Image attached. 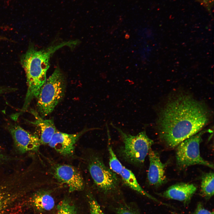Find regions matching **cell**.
<instances>
[{
    "instance_id": "cell-9",
    "label": "cell",
    "mask_w": 214,
    "mask_h": 214,
    "mask_svg": "<svg viewBox=\"0 0 214 214\" xmlns=\"http://www.w3.org/2000/svg\"><path fill=\"white\" fill-rule=\"evenodd\" d=\"M9 130L15 148L21 153L36 151L41 144L40 138L19 125L10 126Z\"/></svg>"
},
{
    "instance_id": "cell-22",
    "label": "cell",
    "mask_w": 214,
    "mask_h": 214,
    "mask_svg": "<svg viewBox=\"0 0 214 214\" xmlns=\"http://www.w3.org/2000/svg\"><path fill=\"white\" fill-rule=\"evenodd\" d=\"M202 5L205 7L210 12L214 4V0H197Z\"/></svg>"
},
{
    "instance_id": "cell-17",
    "label": "cell",
    "mask_w": 214,
    "mask_h": 214,
    "mask_svg": "<svg viewBox=\"0 0 214 214\" xmlns=\"http://www.w3.org/2000/svg\"><path fill=\"white\" fill-rule=\"evenodd\" d=\"M108 149L109 154V163L110 168L114 173L119 175L121 173L123 165L119 160L114 151L109 138L108 144Z\"/></svg>"
},
{
    "instance_id": "cell-5",
    "label": "cell",
    "mask_w": 214,
    "mask_h": 214,
    "mask_svg": "<svg viewBox=\"0 0 214 214\" xmlns=\"http://www.w3.org/2000/svg\"><path fill=\"white\" fill-rule=\"evenodd\" d=\"M66 87L64 75L55 69L41 87L37 97L38 113L43 118L51 113L63 98Z\"/></svg>"
},
{
    "instance_id": "cell-25",
    "label": "cell",
    "mask_w": 214,
    "mask_h": 214,
    "mask_svg": "<svg viewBox=\"0 0 214 214\" xmlns=\"http://www.w3.org/2000/svg\"><path fill=\"white\" fill-rule=\"evenodd\" d=\"M2 39V37H0V39Z\"/></svg>"
},
{
    "instance_id": "cell-11",
    "label": "cell",
    "mask_w": 214,
    "mask_h": 214,
    "mask_svg": "<svg viewBox=\"0 0 214 214\" xmlns=\"http://www.w3.org/2000/svg\"><path fill=\"white\" fill-rule=\"evenodd\" d=\"M149 165L147 175V182L150 185L159 187L166 181L165 169L167 163H163L158 154L151 148L148 155Z\"/></svg>"
},
{
    "instance_id": "cell-20",
    "label": "cell",
    "mask_w": 214,
    "mask_h": 214,
    "mask_svg": "<svg viewBox=\"0 0 214 214\" xmlns=\"http://www.w3.org/2000/svg\"><path fill=\"white\" fill-rule=\"evenodd\" d=\"M117 214H140L130 205L126 204L120 205L117 209Z\"/></svg>"
},
{
    "instance_id": "cell-2",
    "label": "cell",
    "mask_w": 214,
    "mask_h": 214,
    "mask_svg": "<svg viewBox=\"0 0 214 214\" xmlns=\"http://www.w3.org/2000/svg\"><path fill=\"white\" fill-rule=\"evenodd\" d=\"M78 43V40H70L51 45L41 50L31 47L22 55L21 62L26 73L28 88L21 111H26L32 100L37 98L47 79L46 73L52 55L64 47H73Z\"/></svg>"
},
{
    "instance_id": "cell-10",
    "label": "cell",
    "mask_w": 214,
    "mask_h": 214,
    "mask_svg": "<svg viewBox=\"0 0 214 214\" xmlns=\"http://www.w3.org/2000/svg\"><path fill=\"white\" fill-rule=\"evenodd\" d=\"M87 130L85 129L75 134H68L56 131L48 144L62 156H72L75 153L77 141Z\"/></svg>"
},
{
    "instance_id": "cell-8",
    "label": "cell",
    "mask_w": 214,
    "mask_h": 214,
    "mask_svg": "<svg viewBox=\"0 0 214 214\" xmlns=\"http://www.w3.org/2000/svg\"><path fill=\"white\" fill-rule=\"evenodd\" d=\"M50 171L59 182L66 185L70 192L82 190L84 187L83 178L75 167L67 164L51 163Z\"/></svg>"
},
{
    "instance_id": "cell-15",
    "label": "cell",
    "mask_w": 214,
    "mask_h": 214,
    "mask_svg": "<svg viewBox=\"0 0 214 214\" xmlns=\"http://www.w3.org/2000/svg\"><path fill=\"white\" fill-rule=\"evenodd\" d=\"M119 175L121 177L122 182L126 186L140 194L159 202L157 199L142 188L131 170L123 166L122 170Z\"/></svg>"
},
{
    "instance_id": "cell-6",
    "label": "cell",
    "mask_w": 214,
    "mask_h": 214,
    "mask_svg": "<svg viewBox=\"0 0 214 214\" xmlns=\"http://www.w3.org/2000/svg\"><path fill=\"white\" fill-rule=\"evenodd\" d=\"M26 193L25 179L19 171L0 164V214L11 202Z\"/></svg>"
},
{
    "instance_id": "cell-13",
    "label": "cell",
    "mask_w": 214,
    "mask_h": 214,
    "mask_svg": "<svg viewBox=\"0 0 214 214\" xmlns=\"http://www.w3.org/2000/svg\"><path fill=\"white\" fill-rule=\"evenodd\" d=\"M31 112L35 119L34 122H31L38 127L40 129L41 144H48L56 131L53 120L52 119H43L37 112L34 110H31Z\"/></svg>"
},
{
    "instance_id": "cell-18",
    "label": "cell",
    "mask_w": 214,
    "mask_h": 214,
    "mask_svg": "<svg viewBox=\"0 0 214 214\" xmlns=\"http://www.w3.org/2000/svg\"><path fill=\"white\" fill-rule=\"evenodd\" d=\"M56 214H77L74 204L68 199L61 201L57 206Z\"/></svg>"
},
{
    "instance_id": "cell-1",
    "label": "cell",
    "mask_w": 214,
    "mask_h": 214,
    "mask_svg": "<svg viewBox=\"0 0 214 214\" xmlns=\"http://www.w3.org/2000/svg\"><path fill=\"white\" fill-rule=\"evenodd\" d=\"M210 114L204 103L190 95L180 94L171 97L159 114V140L166 148H175L199 132L208 123Z\"/></svg>"
},
{
    "instance_id": "cell-12",
    "label": "cell",
    "mask_w": 214,
    "mask_h": 214,
    "mask_svg": "<svg viewBox=\"0 0 214 214\" xmlns=\"http://www.w3.org/2000/svg\"><path fill=\"white\" fill-rule=\"evenodd\" d=\"M197 190V187L192 183L180 182L169 187L162 194L163 197L177 200L184 204H188Z\"/></svg>"
},
{
    "instance_id": "cell-19",
    "label": "cell",
    "mask_w": 214,
    "mask_h": 214,
    "mask_svg": "<svg viewBox=\"0 0 214 214\" xmlns=\"http://www.w3.org/2000/svg\"><path fill=\"white\" fill-rule=\"evenodd\" d=\"M87 197L90 214H105L92 194L89 193L87 195Z\"/></svg>"
},
{
    "instance_id": "cell-14",
    "label": "cell",
    "mask_w": 214,
    "mask_h": 214,
    "mask_svg": "<svg viewBox=\"0 0 214 214\" xmlns=\"http://www.w3.org/2000/svg\"><path fill=\"white\" fill-rule=\"evenodd\" d=\"M29 202L34 208L41 212L50 211L55 205L54 199L50 192L44 190L34 193L30 198Z\"/></svg>"
},
{
    "instance_id": "cell-3",
    "label": "cell",
    "mask_w": 214,
    "mask_h": 214,
    "mask_svg": "<svg viewBox=\"0 0 214 214\" xmlns=\"http://www.w3.org/2000/svg\"><path fill=\"white\" fill-rule=\"evenodd\" d=\"M85 160L94 186L99 192L110 196L120 194L121 180L105 164L99 153L90 150Z\"/></svg>"
},
{
    "instance_id": "cell-16",
    "label": "cell",
    "mask_w": 214,
    "mask_h": 214,
    "mask_svg": "<svg viewBox=\"0 0 214 214\" xmlns=\"http://www.w3.org/2000/svg\"><path fill=\"white\" fill-rule=\"evenodd\" d=\"M214 173L210 172L204 174L202 177L200 194L208 200L214 195Z\"/></svg>"
},
{
    "instance_id": "cell-23",
    "label": "cell",
    "mask_w": 214,
    "mask_h": 214,
    "mask_svg": "<svg viewBox=\"0 0 214 214\" xmlns=\"http://www.w3.org/2000/svg\"><path fill=\"white\" fill-rule=\"evenodd\" d=\"M8 160V157L3 154L0 153V161Z\"/></svg>"
},
{
    "instance_id": "cell-7",
    "label": "cell",
    "mask_w": 214,
    "mask_h": 214,
    "mask_svg": "<svg viewBox=\"0 0 214 214\" xmlns=\"http://www.w3.org/2000/svg\"><path fill=\"white\" fill-rule=\"evenodd\" d=\"M205 132L204 131L199 132L176 147V163L179 167L183 169L193 165H201L213 169V164L204 159L200 153V144Z\"/></svg>"
},
{
    "instance_id": "cell-21",
    "label": "cell",
    "mask_w": 214,
    "mask_h": 214,
    "mask_svg": "<svg viewBox=\"0 0 214 214\" xmlns=\"http://www.w3.org/2000/svg\"><path fill=\"white\" fill-rule=\"evenodd\" d=\"M193 214H214L213 211L205 208L202 203H199Z\"/></svg>"
},
{
    "instance_id": "cell-4",
    "label": "cell",
    "mask_w": 214,
    "mask_h": 214,
    "mask_svg": "<svg viewBox=\"0 0 214 214\" xmlns=\"http://www.w3.org/2000/svg\"><path fill=\"white\" fill-rule=\"evenodd\" d=\"M119 134L122 144L118 150L119 157L125 162L137 167L143 165L153 141L147 136L145 130L135 135L126 133L111 123Z\"/></svg>"
},
{
    "instance_id": "cell-24",
    "label": "cell",
    "mask_w": 214,
    "mask_h": 214,
    "mask_svg": "<svg viewBox=\"0 0 214 214\" xmlns=\"http://www.w3.org/2000/svg\"><path fill=\"white\" fill-rule=\"evenodd\" d=\"M7 90V89H6L4 88L0 87V94Z\"/></svg>"
}]
</instances>
